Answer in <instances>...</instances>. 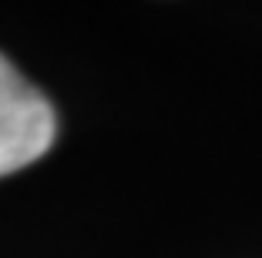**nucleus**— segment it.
Wrapping results in <instances>:
<instances>
[{"instance_id":"obj_1","label":"nucleus","mask_w":262,"mask_h":258,"mask_svg":"<svg viewBox=\"0 0 262 258\" xmlns=\"http://www.w3.org/2000/svg\"><path fill=\"white\" fill-rule=\"evenodd\" d=\"M54 134L57 118L51 101L0 54V178L44 158Z\"/></svg>"}]
</instances>
